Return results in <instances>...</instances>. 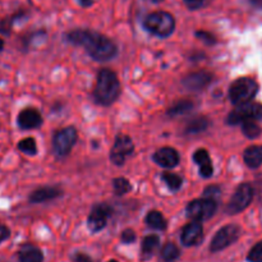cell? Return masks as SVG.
Here are the masks:
<instances>
[{"label":"cell","instance_id":"8fae6325","mask_svg":"<svg viewBox=\"0 0 262 262\" xmlns=\"http://www.w3.org/2000/svg\"><path fill=\"white\" fill-rule=\"evenodd\" d=\"M113 210L109 205L99 204L92 207L91 212L87 219V225L92 233H97L104 229L107 224V220L112 216Z\"/></svg>","mask_w":262,"mask_h":262},{"label":"cell","instance_id":"277c9868","mask_svg":"<svg viewBox=\"0 0 262 262\" xmlns=\"http://www.w3.org/2000/svg\"><path fill=\"white\" fill-rule=\"evenodd\" d=\"M258 83L253 78L250 77H241L235 79L229 87V99L233 105L239 106V105L247 104L252 101L258 92Z\"/></svg>","mask_w":262,"mask_h":262},{"label":"cell","instance_id":"f546056e","mask_svg":"<svg viewBox=\"0 0 262 262\" xmlns=\"http://www.w3.org/2000/svg\"><path fill=\"white\" fill-rule=\"evenodd\" d=\"M220 194H222V189H220L217 186H209L206 187L204 191V197L215 200V201H219Z\"/></svg>","mask_w":262,"mask_h":262},{"label":"cell","instance_id":"60d3db41","mask_svg":"<svg viewBox=\"0 0 262 262\" xmlns=\"http://www.w3.org/2000/svg\"><path fill=\"white\" fill-rule=\"evenodd\" d=\"M109 262H118L117 260H112V261H109Z\"/></svg>","mask_w":262,"mask_h":262},{"label":"cell","instance_id":"30bf717a","mask_svg":"<svg viewBox=\"0 0 262 262\" xmlns=\"http://www.w3.org/2000/svg\"><path fill=\"white\" fill-rule=\"evenodd\" d=\"M135 151V143L127 135H118L110 150V160L114 165L122 166Z\"/></svg>","mask_w":262,"mask_h":262},{"label":"cell","instance_id":"4dcf8cb0","mask_svg":"<svg viewBox=\"0 0 262 262\" xmlns=\"http://www.w3.org/2000/svg\"><path fill=\"white\" fill-rule=\"evenodd\" d=\"M196 36L200 38V40L204 41L206 45H214V43L216 42V38H215V36L212 35V33L206 32V31H197Z\"/></svg>","mask_w":262,"mask_h":262},{"label":"cell","instance_id":"1f68e13d","mask_svg":"<svg viewBox=\"0 0 262 262\" xmlns=\"http://www.w3.org/2000/svg\"><path fill=\"white\" fill-rule=\"evenodd\" d=\"M136 233L135 230L132 229H125L123 230L122 235H120V241H122L124 245H129V243H133L136 241Z\"/></svg>","mask_w":262,"mask_h":262},{"label":"cell","instance_id":"3957f363","mask_svg":"<svg viewBox=\"0 0 262 262\" xmlns=\"http://www.w3.org/2000/svg\"><path fill=\"white\" fill-rule=\"evenodd\" d=\"M143 27L154 36L166 38L176 30V19L168 12H154L143 19Z\"/></svg>","mask_w":262,"mask_h":262},{"label":"cell","instance_id":"d590c367","mask_svg":"<svg viewBox=\"0 0 262 262\" xmlns=\"http://www.w3.org/2000/svg\"><path fill=\"white\" fill-rule=\"evenodd\" d=\"M73 261L74 262H92V258L90 257L89 255H86V253H76L73 257Z\"/></svg>","mask_w":262,"mask_h":262},{"label":"cell","instance_id":"d6986e66","mask_svg":"<svg viewBox=\"0 0 262 262\" xmlns=\"http://www.w3.org/2000/svg\"><path fill=\"white\" fill-rule=\"evenodd\" d=\"M160 246V238L155 234L147 235L143 238L141 245V258L142 260H150Z\"/></svg>","mask_w":262,"mask_h":262},{"label":"cell","instance_id":"9c48e42d","mask_svg":"<svg viewBox=\"0 0 262 262\" xmlns=\"http://www.w3.org/2000/svg\"><path fill=\"white\" fill-rule=\"evenodd\" d=\"M78 133L74 127H66L58 130L53 137V148L55 154L60 158L67 156L76 145Z\"/></svg>","mask_w":262,"mask_h":262},{"label":"cell","instance_id":"ba28073f","mask_svg":"<svg viewBox=\"0 0 262 262\" xmlns=\"http://www.w3.org/2000/svg\"><path fill=\"white\" fill-rule=\"evenodd\" d=\"M241 237V228L235 224H229L223 227L222 229L217 230L216 234L212 238L210 243V251L211 252H220L225 250L233 243L237 242Z\"/></svg>","mask_w":262,"mask_h":262},{"label":"cell","instance_id":"7c38bea8","mask_svg":"<svg viewBox=\"0 0 262 262\" xmlns=\"http://www.w3.org/2000/svg\"><path fill=\"white\" fill-rule=\"evenodd\" d=\"M17 124L20 129L31 130L37 129L42 125V117L41 113L35 107H26L18 114Z\"/></svg>","mask_w":262,"mask_h":262},{"label":"cell","instance_id":"52a82bcc","mask_svg":"<svg viewBox=\"0 0 262 262\" xmlns=\"http://www.w3.org/2000/svg\"><path fill=\"white\" fill-rule=\"evenodd\" d=\"M253 200V188L250 183H242L237 187L234 194L227 205L228 214L234 215L245 211Z\"/></svg>","mask_w":262,"mask_h":262},{"label":"cell","instance_id":"83f0119b","mask_svg":"<svg viewBox=\"0 0 262 262\" xmlns=\"http://www.w3.org/2000/svg\"><path fill=\"white\" fill-rule=\"evenodd\" d=\"M113 188H114V192L118 196H123V194H127L132 189V184L129 183L127 178L120 177V178H115L113 181Z\"/></svg>","mask_w":262,"mask_h":262},{"label":"cell","instance_id":"ffe728a7","mask_svg":"<svg viewBox=\"0 0 262 262\" xmlns=\"http://www.w3.org/2000/svg\"><path fill=\"white\" fill-rule=\"evenodd\" d=\"M18 261L19 262H42L43 253L40 248L35 246L26 245L18 252Z\"/></svg>","mask_w":262,"mask_h":262},{"label":"cell","instance_id":"ac0fdd59","mask_svg":"<svg viewBox=\"0 0 262 262\" xmlns=\"http://www.w3.org/2000/svg\"><path fill=\"white\" fill-rule=\"evenodd\" d=\"M243 160L251 169H257L262 165V145H252L243 152Z\"/></svg>","mask_w":262,"mask_h":262},{"label":"cell","instance_id":"2e32d148","mask_svg":"<svg viewBox=\"0 0 262 262\" xmlns=\"http://www.w3.org/2000/svg\"><path fill=\"white\" fill-rule=\"evenodd\" d=\"M59 196H61V189L59 187L46 186L35 189L30 194L28 200H30L31 204H42V202H48L51 201V200L58 199Z\"/></svg>","mask_w":262,"mask_h":262},{"label":"cell","instance_id":"d6a6232c","mask_svg":"<svg viewBox=\"0 0 262 262\" xmlns=\"http://www.w3.org/2000/svg\"><path fill=\"white\" fill-rule=\"evenodd\" d=\"M15 17L10 18V19H3L0 20V33L5 36H9L10 35V30H12V25L14 22Z\"/></svg>","mask_w":262,"mask_h":262},{"label":"cell","instance_id":"5b68a950","mask_svg":"<svg viewBox=\"0 0 262 262\" xmlns=\"http://www.w3.org/2000/svg\"><path fill=\"white\" fill-rule=\"evenodd\" d=\"M217 210V201L211 199H206V197H202V199L193 200L188 204L186 211L187 216L191 220L194 222H205V220H209L214 216V214Z\"/></svg>","mask_w":262,"mask_h":262},{"label":"cell","instance_id":"d4e9b609","mask_svg":"<svg viewBox=\"0 0 262 262\" xmlns=\"http://www.w3.org/2000/svg\"><path fill=\"white\" fill-rule=\"evenodd\" d=\"M241 125H242L243 135L247 138H251V140H255V138L260 137V135L262 133L261 127L257 124L256 120H246Z\"/></svg>","mask_w":262,"mask_h":262},{"label":"cell","instance_id":"f35d334b","mask_svg":"<svg viewBox=\"0 0 262 262\" xmlns=\"http://www.w3.org/2000/svg\"><path fill=\"white\" fill-rule=\"evenodd\" d=\"M4 50V41H3V38H0V53Z\"/></svg>","mask_w":262,"mask_h":262},{"label":"cell","instance_id":"8d00e7d4","mask_svg":"<svg viewBox=\"0 0 262 262\" xmlns=\"http://www.w3.org/2000/svg\"><path fill=\"white\" fill-rule=\"evenodd\" d=\"M92 2H94V0H79V4H81L82 7L87 8L92 4Z\"/></svg>","mask_w":262,"mask_h":262},{"label":"cell","instance_id":"484cf974","mask_svg":"<svg viewBox=\"0 0 262 262\" xmlns=\"http://www.w3.org/2000/svg\"><path fill=\"white\" fill-rule=\"evenodd\" d=\"M161 179H163L164 183L166 184V187H168L171 192H176L178 191V189H181L182 183H183V181H182V178L178 176V174L169 173V171L163 173Z\"/></svg>","mask_w":262,"mask_h":262},{"label":"cell","instance_id":"5bb4252c","mask_svg":"<svg viewBox=\"0 0 262 262\" xmlns=\"http://www.w3.org/2000/svg\"><path fill=\"white\" fill-rule=\"evenodd\" d=\"M152 159L158 165L165 169H174L176 166H178L179 161H181V156H179L178 151L173 147L159 148L154 154Z\"/></svg>","mask_w":262,"mask_h":262},{"label":"cell","instance_id":"e0dca14e","mask_svg":"<svg viewBox=\"0 0 262 262\" xmlns=\"http://www.w3.org/2000/svg\"><path fill=\"white\" fill-rule=\"evenodd\" d=\"M194 163L199 165L200 168V174L204 178H211L212 174H214V166H212L211 159H210L209 152L205 148H199L196 152L192 156Z\"/></svg>","mask_w":262,"mask_h":262},{"label":"cell","instance_id":"7402d4cb","mask_svg":"<svg viewBox=\"0 0 262 262\" xmlns=\"http://www.w3.org/2000/svg\"><path fill=\"white\" fill-rule=\"evenodd\" d=\"M194 109V104L189 100H182V101L176 102L170 109L168 110L169 117H182V115H187Z\"/></svg>","mask_w":262,"mask_h":262},{"label":"cell","instance_id":"e575fe53","mask_svg":"<svg viewBox=\"0 0 262 262\" xmlns=\"http://www.w3.org/2000/svg\"><path fill=\"white\" fill-rule=\"evenodd\" d=\"M184 3L189 9H199L204 4V0H184Z\"/></svg>","mask_w":262,"mask_h":262},{"label":"cell","instance_id":"4316f807","mask_svg":"<svg viewBox=\"0 0 262 262\" xmlns=\"http://www.w3.org/2000/svg\"><path fill=\"white\" fill-rule=\"evenodd\" d=\"M17 147L20 152L26 154V155L33 156L37 154V145H36L35 138H32V137H27V138H23V140H20L19 142H18Z\"/></svg>","mask_w":262,"mask_h":262},{"label":"cell","instance_id":"603a6c76","mask_svg":"<svg viewBox=\"0 0 262 262\" xmlns=\"http://www.w3.org/2000/svg\"><path fill=\"white\" fill-rule=\"evenodd\" d=\"M209 127V119L205 117L194 118L193 120L187 124L186 133L187 135H197V133H202L207 129Z\"/></svg>","mask_w":262,"mask_h":262},{"label":"cell","instance_id":"74e56055","mask_svg":"<svg viewBox=\"0 0 262 262\" xmlns=\"http://www.w3.org/2000/svg\"><path fill=\"white\" fill-rule=\"evenodd\" d=\"M255 7H262V0H250Z\"/></svg>","mask_w":262,"mask_h":262},{"label":"cell","instance_id":"4fadbf2b","mask_svg":"<svg viewBox=\"0 0 262 262\" xmlns=\"http://www.w3.org/2000/svg\"><path fill=\"white\" fill-rule=\"evenodd\" d=\"M202 238H204V228H202V224L200 222L192 220V223L187 224L182 229L181 242L186 247H192V246L200 245Z\"/></svg>","mask_w":262,"mask_h":262},{"label":"cell","instance_id":"836d02e7","mask_svg":"<svg viewBox=\"0 0 262 262\" xmlns=\"http://www.w3.org/2000/svg\"><path fill=\"white\" fill-rule=\"evenodd\" d=\"M9 237H10L9 228H8L5 224H3V223H0V245H2L4 241H7Z\"/></svg>","mask_w":262,"mask_h":262},{"label":"cell","instance_id":"f1b7e54d","mask_svg":"<svg viewBox=\"0 0 262 262\" xmlns=\"http://www.w3.org/2000/svg\"><path fill=\"white\" fill-rule=\"evenodd\" d=\"M248 262H262V241L256 243L247 255Z\"/></svg>","mask_w":262,"mask_h":262},{"label":"cell","instance_id":"6da1fadb","mask_svg":"<svg viewBox=\"0 0 262 262\" xmlns=\"http://www.w3.org/2000/svg\"><path fill=\"white\" fill-rule=\"evenodd\" d=\"M66 38L68 42L83 48L86 53L97 61L112 60L118 54L114 41L95 31L73 30L67 33Z\"/></svg>","mask_w":262,"mask_h":262},{"label":"cell","instance_id":"7a4b0ae2","mask_svg":"<svg viewBox=\"0 0 262 262\" xmlns=\"http://www.w3.org/2000/svg\"><path fill=\"white\" fill-rule=\"evenodd\" d=\"M120 95V82L118 76L112 69H101L97 74L96 86H95V101L102 106L114 104Z\"/></svg>","mask_w":262,"mask_h":262},{"label":"cell","instance_id":"8992f818","mask_svg":"<svg viewBox=\"0 0 262 262\" xmlns=\"http://www.w3.org/2000/svg\"><path fill=\"white\" fill-rule=\"evenodd\" d=\"M246 120H262V104L250 101L247 104L239 105L232 110L227 118V123L230 125L242 124Z\"/></svg>","mask_w":262,"mask_h":262},{"label":"cell","instance_id":"44dd1931","mask_svg":"<svg viewBox=\"0 0 262 262\" xmlns=\"http://www.w3.org/2000/svg\"><path fill=\"white\" fill-rule=\"evenodd\" d=\"M146 224L155 230H165L168 228V222H166L165 216L161 214L158 210H152L146 215Z\"/></svg>","mask_w":262,"mask_h":262},{"label":"cell","instance_id":"cb8c5ba5","mask_svg":"<svg viewBox=\"0 0 262 262\" xmlns=\"http://www.w3.org/2000/svg\"><path fill=\"white\" fill-rule=\"evenodd\" d=\"M179 256H181V250L174 243L169 242L161 248V258L164 262H174L178 260Z\"/></svg>","mask_w":262,"mask_h":262},{"label":"cell","instance_id":"9a60e30c","mask_svg":"<svg viewBox=\"0 0 262 262\" xmlns=\"http://www.w3.org/2000/svg\"><path fill=\"white\" fill-rule=\"evenodd\" d=\"M211 81L212 76L207 72H194L184 77L182 84L189 91H202L211 83Z\"/></svg>","mask_w":262,"mask_h":262},{"label":"cell","instance_id":"ab89813d","mask_svg":"<svg viewBox=\"0 0 262 262\" xmlns=\"http://www.w3.org/2000/svg\"><path fill=\"white\" fill-rule=\"evenodd\" d=\"M146 2L154 3V4H159V3H161V2H163V0H146Z\"/></svg>","mask_w":262,"mask_h":262}]
</instances>
